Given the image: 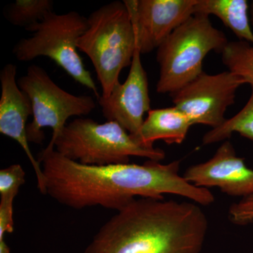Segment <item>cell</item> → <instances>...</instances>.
I'll list each match as a JSON object with an SVG mask.
<instances>
[{
    "mask_svg": "<svg viewBox=\"0 0 253 253\" xmlns=\"http://www.w3.org/2000/svg\"><path fill=\"white\" fill-rule=\"evenodd\" d=\"M38 161L44 174L46 195L75 210L101 206L118 212L138 197L164 199L165 194L182 196L203 206L214 202L211 191L192 185L179 174V161L86 166L55 150H42Z\"/></svg>",
    "mask_w": 253,
    "mask_h": 253,
    "instance_id": "6da1fadb",
    "label": "cell"
},
{
    "mask_svg": "<svg viewBox=\"0 0 253 253\" xmlns=\"http://www.w3.org/2000/svg\"><path fill=\"white\" fill-rule=\"evenodd\" d=\"M208 226L192 201L139 198L103 224L83 253H201Z\"/></svg>",
    "mask_w": 253,
    "mask_h": 253,
    "instance_id": "7a4b0ae2",
    "label": "cell"
},
{
    "mask_svg": "<svg viewBox=\"0 0 253 253\" xmlns=\"http://www.w3.org/2000/svg\"><path fill=\"white\" fill-rule=\"evenodd\" d=\"M88 28L78 40V49L89 58L106 98L119 84V76L130 66L136 49L135 33L126 2L115 1L93 11Z\"/></svg>",
    "mask_w": 253,
    "mask_h": 253,
    "instance_id": "3957f363",
    "label": "cell"
},
{
    "mask_svg": "<svg viewBox=\"0 0 253 253\" xmlns=\"http://www.w3.org/2000/svg\"><path fill=\"white\" fill-rule=\"evenodd\" d=\"M44 150H55L86 166L128 164L131 156L158 162L166 158L162 149L140 144L118 123L100 124L90 118H76L68 123L52 145Z\"/></svg>",
    "mask_w": 253,
    "mask_h": 253,
    "instance_id": "277c9868",
    "label": "cell"
},
{
    "mask_svg": "<svg viewBox=\"0 0 253 253\" xmlns=\"http://www.w3.org/2000/svg\"><path fill=\"white\" fill-rule=\"evenodd\" d=\"M228 42L225 34L213 26L209 16L190 17L158 48L157 92L171 95L194 81L204 72L206 56L212 51L221 54Z\"/></svg>",
    "mask_w": 253,
    "mask_h": 253,
    "instance_id": "5b68a950",
    "label": "cell"
},
{
    "mask_svg": "<svg viewBox=\"0 0 253 253\" xmlns=\"http://www.w3.org/2000/svg\"><path fill=\"white\" fill-rule=\"evenodd\" d=\"M87 28V18L76 11L50 13L30 30L33 33L31 38L18 42L14 54L18 61L25 62L40 56L49 58L75 81L91 89L98 99L101 95L78 52V40Z\"/></svg>",
    "mask_w": 253,
    "mask_h": 253,
    "instance_id": "8992f818",
    "label": "cell"
},
{
    "mask_svg": "<svg viewBox=\"0 0 253 253\" xmlns=\"http://www.w3.org/2000/svg\"><path fill=\"white\" fill-rule=\"evenodd\" d=\"M18 86L28 95L33 109V121L26 126L29 142L41 144L44 140L43 129H52L51 146L66 126L68 118L86 116L96 108L91 96H76L65 91L51 80L42 68L32 65L18 81Z\"/></svg>",
    "mask_w": 253,
    "mask_h": 253,
    "instance_id": "52a82bcc",
    "label": "cell"
},
{
    "mask_svg": "<svg viewBox=\"0 0 253 253\" xmlns=\"http://www.w3.org/2000/svg\"><path fill=\"white\" fill-rule=\"evenodd\" d=\"M244 80L229 71L210 75L203 72L196 79L171 94L174 107L184 113L194 125L212 129L226 121L228 107L235 103L236 91Z\"/></svg>",
    "mask_w": 253,
    "mask_h": 253,
    "instance_id": "ba28073f",
    "label": "cell"
},
{
    "mask_svg": "<svg viewBox=\"0 0 253 253\" xmlns=\"http://www.w3.org/2000/svg\"><path fill=\"white\" fill-rule=\"evenodd\" d=\"M141 54L157 49L186 20L195 14L197 0H125Z\"/></svg>",
    "mask_w": 253,
    "mask_h": 253,
    "instance_id": "9c48e42d",
    "label": "cell"
},
{
    "mask_svg": "<svg viewBox=\"0 0 253 253\" xmlns=\"http://www.w3.org/2000/svg\"><path fill=\"white\" fill-rule=\"evenodd\" d=\"M136 48L126 81L115 86L107 97L98 99L104 117L116 122L129 134H137L144 122V115L151 110L147 74Z\"/></svg>",
    "mask_w": 253,
    "mask_h": 253,
    "instance_id": "30bf717a",
    "label": "cell"
},
{
    "mask_svg": "<svg viewBox=\"0 0 253 253\" xmlns=\"http://www.w3.org/2000/svg\"><path fill=\"white\" fill-rule=\"evenodd\" d=\"M183 177L197 187H217L233 197L244 199L253 194V169L238 157L229 141H224L206 162L188 168Z\"/></svg>",
    "mask_w": 253,
    "mask_h": 253,
    "instance_id": "8fae6325",
    "label": "cell"
},
{
    "mask_svg": "<svg viewBox=\"0 0 253 253\" xmlns=\"http://www.w3.org/2000/svg\"><path fill=\"white\" fill-rule=\"evenodd\" d=\"M16 73L17 68L12 63L5 65L0 72V133L21 146L36 172L38 190L46 195L41 164L31 152L26 133V123L29 116H33L31 100L18 86Z\"/></svg>",
    "mask_w": 253,
    "mask_h": 253,
    "instance_id": "7c38bea8",
    "label": "cell"
},
{
    "mask_svg": "<svg viewBox=\"0 0 253 253\" xmlns=\"http://www.w3.org/2000/svg\"><path fill=\"white\" fill-rule=\"evenodd\" d=\"M147 114L139 132L131 135L145 146H154V143L158 140L164 141L168 144H180L193 126L189 118L174 106L151 109Z\"/></svg>",
    "mask_w": 253,
    "mask_h": 253,
    "instance_id": "4fadbf2b",
    "label": "cell"
},
{
    "mask_svg": "<svg viewBox=\"0 0 253 253\" xmlns=\"http://www.w3.org/2000/svg\"><path fill=\"white\" fill-rule=\"evenodd\" d=\"M249 13L250 5L246 0H197L195 6V14L215 16L239 41L253 44Z\"/></svg>",
    "mask_w": 253,
    "mask_h": 253,
    "instance_id": "5bb4252c",
    "label": "cell"
},
{
    "mask_svg": "<svg viewBox=\"0 0 253 253\" xmlns=\"http://www.w3.org/2000/svg\"><path fill=\"white\" fill-rule=\"evenodd\" d=\"M234 133L253 141V86L248 102L237 114L221 126L211 129L203 137V144L210 145L229 139Z\"/></svg>",
    "mask_w": 253,
    "mask_h": 253,
    "instance_id": "9a60e30c",
    "label": "cell"
},
{
    "mask_svg": "<svg viewBox=\"0 0 253 253\" xmlns=\"http://www.w3.org/2000/svg\"><path fill=\"white\" fill-rule=\"evenodd\" d=\"M51 0H16L5 9L4 16L10 23L29 31L53 12Z\"/></svg>",
    "mask_w": 253,
    "mask_h": 253,
    "instance_id": "2e32d148",
    "label": "cell"
},
{
    "mask_svg": "<svg viewBox=\"0 0 253 253\" xmlns=\"http://www.w3.org/2000/svg\"><path fill=\"white\" fill-rule=\"evenodd\" d=\"M221 55L228 71L253 86V44L242 41L229 42Z\"/></svg>",
    "mask_w": 253,
    "mask_h": 253,
    "instance_id": "e0dca14e",
    "label": "cell"
},
{
    "mask_svg": "<svg viewBox=\"0 0 253 253\" xmlns=\"http://www.w3.org/2000/svg\"><path fill=\"white\" fill-rule=\"evenodd\" d=\"M26 172L19 164L0 170V199L14 200L21 186L26 182Z\"/></svg>",
    "mask_w": 253,
    "mask_h": 253,
    "instance_id": "ac0fdd59",
    "label": "cell"
},
{
    "mask_svg": "<svg viewBox=\"0 0 253 253\" xmlns=\"http://www.w3.org/2000/svg\"><path fill=\"white\" fill-rule=\"evenodd\" d=\"M228 219L237 226L253 224V194L231 204L228 210Z\"/></svg>",
    "mask_w": 253,
    "mask_h": 253,
    "instance_id": "d6986e66",
    "label": "cell"
},
{
    "mask_svg": "<svg viewBox=\"0 0 253 253\" xmlns=\"http://www.w3.org/2000/svg\"><path fill=\"white\" fill-rule=\"evenodd\" d=\"M14 202L13 199L0 201V241H4L6 233L14 231Z\"/></svg>",
    "mask_w": 253,
    "mask_h": 253,
    "instance_id": "ffe728a7",
    "label": "cell"
},
{
    "mask_svg": "<svg viewBox=\"0 0 253 253\" xmlns=\"http://www.w3.org/2000/svg\"><path fill=\"white\" fill-rule=\"evenodd\" d=\"M250 16H251V23L253 26V1L250 4Z\"/></svg>",
    "mask_w": 253,
    "mask_h": 253,
    "instance_id": "44dd1931",
    "label": "cell"
}]
</instances>
